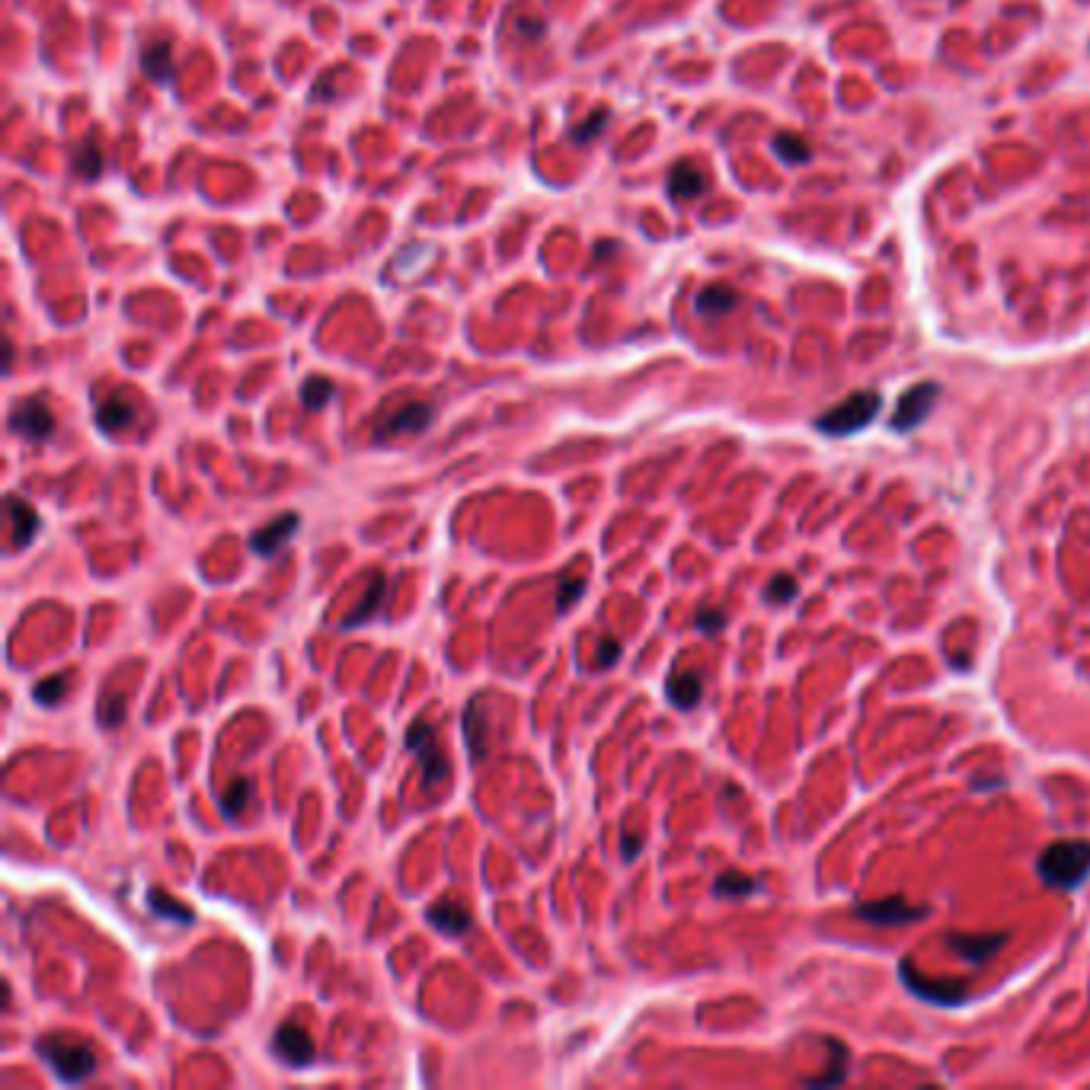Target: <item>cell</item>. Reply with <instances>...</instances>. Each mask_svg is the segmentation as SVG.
<instances>
[{"instance_id":"cell-1","label":"cell","mask_w":1090,"mask_h":1090,"mask_svg":"<svg viewBox=\"0 0 1090 1090\" xmlns=\"http://www.w3.org/2000/svg\"><path fill=\"white\" fill-rule=\"evenodd\" d=\"M1036 870L1049 889H1078L1090 876V841L1068 838V841L1049 844L1039 854Z\"/></svg>"},{"instance_id":"cell-2","label":"cell","mask_w":1090,"mask_h":1090,"mask_svg":"<svg viewBox=\"0 0 1090 1090\" xmlns=\"http://www.w3.org/2000/svg\"><path fill=\"white\" fill-rule=\"evenodd\" d=\"M36 1052L42 1055L58 1081L64 1084H80L87 1078L96 1075V1052L93 1046L80 1043V1039H68V1036H42L36 1043Z\"/></svg>"},{"instance_id":"cell-3","label":"cell","mask_w":1090,"mask_h":1090,"mask_svg":"<svg viewBox=\"0 0 1090 1090\" xmlns=\"http://www.w3.org/2000/svg\"><path fill=\"white\" fill-rule=\"evenodd\" d=\"M879 406H883V400H879L876 390H860V394H851L847 400L831 406L828 413H822L819 419H816V429L825 432V435H835V438L854 435V432L867 429L870 422L876 419Z\"/></svg>"},{"instance_id":"cell-4","label":"cell","mask_w":1090,"mask_h":1090,"mask_svg":"<svg viewBox=\"0 0 1090 1090\" xmlns=\"http://www.w3.org/2000/svg\"><path fill=\"white\" fill-rule=\"evenodd\" d=\"M406 748L419 758L422 764V787L432 790L435 784H445L451 777V764H448L445 752L438 745V736L426 720H416L410 729H406Z\"/></svg>"},{"instance_id":"cell-5","label":"cell","mask_w":1090,"mask_h":1090,"mask_svg":"<svg viewBox=\"0 0 1090 1090\" xmlns=\"http://www.w3.org/2000/svg\"><path fill=\"white\" fill-rule=\"evenodd\" d=\"M899 975L905 982V988L911 995H918L921 1001H931V1004H940V1007H953V1004L966 1001L969 991H966V982H956V979H931V975H924L918 972L915 966L902 963L899 966Z\"/></svg>"},{"instance_id":"cell-6","label":"cell","mask_w":1090,"mask_h":1090,"mask_svg":"<svg viewBox=\"0 0 1090 1090\" xmlns=\"http://www.w3.org/2000/svg\"><path fill=\"white\" fill-rule=\"evenodd\" d=\"M272 1052H275L288 1068H307L317 1059L311 1033H307L301 1023H295V1020H288V1023H282V1027L275 1030V1036H272Z\"/></svg>"},{"instance_id":"cell-7","label":"cell","mask_w":1090,"mask_h":1090,"mask_svg":"<svg viewBox=\"0 0 1090 1090\" xmlns=\"http://www.w3.org/2000/svg\"><path fill=\"white\" fill-rule=\"evenodd\" d=\"M937 394H940V387L931 381H921V384H915V387H908L905 394H902L899 406H895V413H892V429L895 432L918 429V426L927 419V413H931Z\"/></svg>"},{"instance_id":"cell-8","label":"cell","mask_w":1090,"mask_h":1090,"mask_svg":"<svg viewBox=\"0 0 1090 1090\" xmlns=\"http://www.w3.org/2000/svg\"><path fill=\"white\" fill-rule=\"evenodd\" d=\"M854 915H857L860 921L876 924V927H899V924L924 918L927 915V908L908 905L902 895H892V899H879V902H860V905L854 908Z\"/></svg>"},{"instance_id":"cell-9","label":"cell","mask_w":1090,"mask_h":1090,"mask_svg":"<svg viewBox=\"0 0 1090 1090\" xmlns=\"http://www.w3.org/2000/svg\"><path fill=\"white\" fill-rule=\"evenodd\" d=\"M432 422V406L429 403H403L400 410L384 416L378 426H374V438L384 442V438H397V435H416V432H426Z\"/></svg>"},{"instance_id":"cell-10","label":"cell","mask_w":1090,"mask_h":1090,"mask_svg":"<svg viewBox=\"0 0 1090 1090\" xmlns=\"http://www.w3.org/2000/svg\"><path fill=\"white\" fill-rule=\"evenodd\" d=\"M10 429L29 442H45L55 435V416L42 400H26L10 413Z\"/></svg>"},{"instance_id":"cell-11","label":"cell","mask_w":1090,"mask_h":1090,"mask_svg":"<svg viewBox=\"0 0 1090 1090\" xmlns=\"http://www.w3.org/2000/svg\"><path fill=\"white\" fill-rule=\"evenodd\" d=\"M1007 937H1011V934H1004V931H998V934H947V947L953 950L956 956H963L966 963L982 966V963H988V959H991V956H995L1004 943H1007Z\"/></svg>"},{"instance_id":"cell-12","label":"cell","mask_w":1090,"mask_h":1090,"mask_svg":"<svg viewBox=\"0 0 1090 1090\" xmlns=\"http://www.w3.org/2000/svg\"><path fill=\"white\" fill-rule=\"evenodd\" d=\"M298 525H301L298 512H285V515L272 518L269 525L259 528V531H256L253 537H250V550H253V553H259V557H266V560L275 557V553H279V550L285 547V544L291 541V537H295Z\"/></svg>"},{"instance_id":"cell-13","label":"cell","mask_w":1090,"mask_h":1090,"mask_svg":"<svg viewBox=\"0 0 1090 1090\" xmlns=\"http://www.w3.org/2000/svg\"><path fill=\"white\" fill-rule=\"evenodd\" d=\"M7 515H10V541L16 550L29 547L42 528V518L29 499L23 496H7Z\"/></svg>"},{"instance_id":"cell-14","label":"cell","mask_w":1090,"mask_h":1090,"mask_svg":"<svg viewBox=\"0 0 1090 1090\" xmlns=\"http://www.w3.org/2000/svg\"><path fill=\"white\" fill-rule=\"evenodd\" d=\"M426 921H429L438 934H445V937H464V934L473 927V918H470L467 908L457 905V902H451V899L429 905Z\"/></svg>"},{"instance_id":"cell-15","label":"cell","mask_w":1090,"mask_h":1090,"mask_svg":"<svg viewBox=\"0 0 1090 1090\" xmlns=\"http://www.w3.org/2000/svg\"><path fill=\"white\" fill-rule=\"evenodd\" d=\"M384 592H387V576H374V582L368 585L365 598H362L359 605L352 608L343 621H339V630H355V627H362V624L371 621L374 614L384 608Z\"/></svg>"},{"instance_id":"cell-16","label":"cell","mask_w":1090,"mask_h":1090,"mask_svg":"<svg viewBox=\"0 0 1090 1090\" xmlns=\"http://www.w3.org/2000/svg\"><path fill=\"white\" fill-rule=\"evenodd\" d=\"M665 697H669L672 707L678 710H691L701 704L704 697V681L697 672H678L665 681Z\"/></svg>"},{"instance_id":"cell-17","label":"cell","mask_w":1090,"mask_h":1090,"mask_svg":"<svg viewBox=\"0 0 1090 1090\" xmlns=\"http://www.w3.org/2000/svg\"><path fill=\"white\" fill-rule=\"evenodd\" d=\"M131 422H135V410H131V403H128L122 394L109 397L99 410H96V429L106 432V435H119L122 429L131 426Z\"/></svg>"},{"instance_id":"cell-18","label":"cell","mask_w":1090,"mask_h":1090,"mask_svg":"<svg viewBox=\"0 0 1090 1090\" xmlns=\"http://www.w3.org/2000/svg\"><path fill=\"white\" fill-rule=\"evenodd\" d=\"M707 189V176L701 170L694 167V163H675L669 173V192L675 199H697L701 192Z\"/></svg>"},{"instance_id":"cell-19","label":"cell","mask_w":1090,"mask_h":1090,"mask_svg":"<svg viewBox=\"0 0 1090 1090\" xmlns=\"http://www.w3.org/2000/svg\"><path fill=\"white\" fill-rule=\"evenodd\" d=\"M141 68H144V74H147L151 80H157V84H170V77H173V58H170V42L163 39V42H154V45L144 48Z\"/></svg>"},{"instance_id":"cell-20","label":"cell","mask_w":1090,"mask_h":1090,"mask_svg":"<svg viewBox=\"0 0 1090 1090\" xmlns=\"http://www.w3.org/2000/svg\"><path fill=\"white\" fill-rule=\"evenodd\" d=\"M147 908H151V915L163 918V921H173V924H192V921H195V915H192L189 905L170 899L167 892H160V889L147 892Z\"/></svg>"},{"instance_id":"cell-21","label":"cell","mask_w":1090,"mask_h":1090,"mask_svg":"<svg viewBox=\"0 0 1090 1090\" xmlns=\"http://www.w3.org/2000/svg\"><path fill=\"white\" fill-rule=\"evenodd\" d=\"M736 304H739V295L723 285H710L697 295V311L707 314V317H713V314H729Z\"/></svg>"},{"instance_id":"cell-22","label":"cell","mask_w":1090,"mask_h":1090,"mask_svg":"<svg viewBox=\"0 0 1090 1090\" xmlns=\"http://www.w3.org/2000/svg\"><path fill=\"white\" fill-rule=\"evenodd\" d=\"M250 800H253V784L247 777H237L231 787L221 793V812L224 816H240V812L247 809Z\"/></svg>"},{"instance_id":"cell-23","label":"cell","mask_w":1090,"mask_h":1090,"mask_svg":"<svg viewBox=\"0 0 1090 1090\" xmlns=\"http://www.w3.org/2000/svg\"><path fill=\"white\" fill-rule=\"evenodd\" d=\"M333 390L336 387L330 378H307V381L301 384V403L307 406L311 413H317V410H323V406L333 400Z\"/></svg>"},{"instance_id":"cell-24","label":"cell","mask_w":1090,"mask_h":1090,"mask_svg":"<svg viewBox=\"0 0 1090 1090\" xmlns=\"http://www.w3.org/2000/svg\"><path fill=\"white\" fill-rule=\"evenodd\" d=\"M713 892L717 895H726V899H739V895H752L755 892V879L739 870H729V873H720L713 879Z\"/></svg>"},{"instance_id":"cell-25","label":"cell","mask_w":1090,"mask_h":1090,"mask_svg":"<svg viewBox=\"0 0 1090 1090\" xmlns=\"http://www.w3.org/2000/svg\"><path fill=\"white\" fill-rule=\"evenodd\" d=\"M74 170H77L84 179H96V176H99V170H103V154L96 147V138H87V141L77 147V154H74Z\"/></svg>"},{"instance_id":"cell-26","label":"cell","mask_w":1090,"mask_h":1090,"mask_svg":"<svg viewBox=\"0 0 1090 1090\" xmlns=\"http://www.w3.org/2000/svg\"><path fill=\"white\" fill-rule=\"evenodd\" d=\"M64 694H68V678L55 675V678H42L39 685H36V691H32V697L39 704H45V707H55V704L64 701Z\"/></svg>"},{"instance_id":"cell-27","label":"cell","mask_w":1090,"mask_h":1090,"mask_svg":"<svg viewBox=\"0 0 1090 1090\" xmlns=\"http://www.w3.org/2000/svg\"><path fill=\"white\" fill-rule=\"evenodd\" d=\"M774 151L787 160V163H806L809 154H812L809 144H806L803 138H793V135H777V138H774Z\"/></svg>"},{"instance_id":"cell-28","label":"cell","mask_w":1090,"mask_h":1090,"mask_svg":"<svg viewBox=\"0 0 1090 1090\" xmlns=\"http://www.w3.org/2000/svg\"><path fill=\"white\" fill-rule=\"evenodd\" d=\"M96 720H99L106 729L122 726V720H125V694H109V697H103V701H99V710H96Z\"/></svg>"},{"instance_id":"cell-29","label":"cell","mask_w":1090,"mask_h":1090,"mask_svg":"<svg viewBox=\"0 0 1090 1090\" xmlns=\"http://www.w3.org/2000/svg\"><path fill=\"white\" fill-rule=\"evenodd\" d=\"M608 119H611V115H608V109H598V112H592L589 119H582L579 125H576L573 131H569V138H573L576 144H585V141H592V138H598V131H601V128L608 125Z\"/></svg>"},{"instance_id":"cell-30","label":"cell","mask_w":1090,"mask_h":1090,"mask_svg":"<svg viewBox=\"0 0 1090 1090\" xmlns=\"http://www.w3.org/2000/svg\"><path fill=\"white\" fill-rule=\"evenodd\" d=\"M585 589H589V585H585V579H563V582H560V589H557V611H560V614L569 611V608H573L576 601H579V598L585 595Z\"/></svg>"},{"instance_id":"cell-31","label":"cell","mask_w":1090,"mask_h":1090,"mask_svg":"<svg viewBox=\"0 0 1090 1090\" xmlns=\"http://www.w3.org/2000/svg\"><path fill=\"white\" fill-rule=\"evenodd\" d=\"M764 598H768L771 605H787V601H793V598H796L793 576H774L771 585H768V592H764Z\"/></svg>"},{"instance_id":"cell-32","label":"cell","mask_w":1090,"mask_h":1090,"mask_svg":"<svg viewBox=\"0 0 1090 1090\" xmlns=\"http://www.w3.org/2000/svg\"><path fill=\"white\" fill-rule=\"evenodd\" d=\"M694 627L701 630V633H707V637H713V633H720V630L726 627V614L713 611V608H704V611H697V617H694Z\"/></svg>"},{"instance_id":"cell-33","label":"cell","mask_w":1090,"mask_h":1090,"mask_svg":"<svg viewBox=\"0 0 1090 1090\" xmlns=\"http://www.w3.org/2000/svg\"><path fill=\"white\" fill-rule=\"evenodd\" d=\"M621 649H624V646L617 643V640H614V637H605V640H601V643H598V653H595L598 659H595V665H598V669H611L614 662L621 659Z\"/></svg>"},{"instance_id":"cell-34","label":"cell","mask_w":1090,"mask_h":1090,"mask_svg":"<svg viewBox=\"0 0 1090 1090\" xmlns=\"http://www.w3.org/2000/svg\"><path fill=\"white\" fill-rule=\"evenodd\" d=\"M515 29L521 32L525 39H541V36H544V23H541V20H534V16H518Z\"/></svg>"},{"instance_id":"cell-35","label":"cell","mask_w":1090,"mask_h":1090,"mask_svg":"<svg viewBox=\"0 0 1090 1090\" xmlns=\"http://www.w3.org/2000/svg\"><path fill=\"white\" fill-rule=\"evenodd\" d=\"M643 851L640 838H624V860H637V854Z\"/></svg>"}]
</instances>
